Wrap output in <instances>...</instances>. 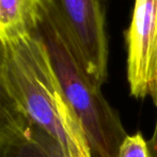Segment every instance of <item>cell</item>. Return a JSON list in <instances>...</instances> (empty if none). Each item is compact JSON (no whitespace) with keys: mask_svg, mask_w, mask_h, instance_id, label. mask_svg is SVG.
Returning <instances> with one entry per match:
<instances>
[{"mask_svg":"<svg viewBox=\"0 0 157 157\" xmlns=\"http://www.w3.org/2000/svg\"><path fill=\"white\" fill-rule=\"evenodd\" d=\"M4 44L6 74L13 96L26 117L66 150L57 107L60 89L42 41L33 33Z\"/></svg>","mask_w":157,"mask_h":157,"instance_id":"obj_2","label":"cell"},{"mask_svg":"<svg viewBox=\"0 0 157 157\" xmlns=\"http://www.w3.org/2000/svg\"><path fill=\"white\" fill-rule=\"evenodd\" d=\"M40 2H41V4H44V3H52V2H54V0H40Z\"/></svg>","mask_w":157,"mask_h":157,"instance_id":"obj_11","label":"cell"},{"mask_svg":"<svg viewBox=\"0 0 157 157\" xmlns=\"http://www.w3.org/2000/svg\"><path fill=\"white\" fill-rule=\"evenodd\" d=\"M40 0H0V40L11 42L35 33Z\"/></svg>","mask_w":157,"mask_h":157,"instance_id":"obj_6","label":"cell"},{"mask_svg":"<svg viewBox=\"0 0 157 157\" xmlns=\"http://www.w3.org/2000/svg\"><path fill=\"white\" fill-rule=\"evenodd\" d=\"M125 44L130 93L153 98L157 91V0H135Z\"/></svg>","mask_w":157,"mask_h":157,"instance_id":"obj_4","label":"cell"},{"mask_svg":"<svg viewBox=\"0 0 157 157\" xmlns=\"http://www.w3.org/2000/svg\"><path fill=\"white\" fill-rule=\"evenodd\" d=\"M35 33L47 52L59 89L82 127L93 157H116L127 136L110 106L79 61L54 2L40 6Z\"/></svg>","mask_w":157,"mask_h":157,"instance_id":"obj_1","label":"cell"},{"mask_svg":"<svg viewBox=\"0 0 157 157\" xmlns=\"http://www.w3.org/2000/svg\"><path fill=\"white\" fill-rule=\"evenodd\" d=\"M27 119L9 86L6 74V44L0 40V136L17 129Z\"/></svg>","mask_w":157,"mask_h":157,"instance_id":"obj_7","label":"cell"},{"mask_svg":"<svg viewBox=\"0 0 157 157\" xmlns=\"http://www.w3.org/2000/svg\"><path fill=\"white\" fill-rule=\"evenodd\" d=\"M152 99H153L154 104L156 105L157 108V91ZM147 143V150H149L150 157H157V117H156V124H155V128H154V132L152 135L151 139Z\"/></svg>","mask_w":157,"mask_h":157,"instance_id":"obj_10","label":"cell"},{"mask_svg":"<svg viewBox=\"0 0 157 157\" xmlns=\"http://www.w3.org/2000/svg\"><path fill=\"white\" fill-rule=\"evenodd\" d=\"M116 157H150L147 143L141 132L127 135L119 147Z\"/></svg>","mask_w":157,"mask_h":157,"instance_id":"obj_9","label":"cell"},{"mask_svg":"<svg viewBox=\"0 0 157 157\" xmlns=\"http://www.w3.org/2000/svg\"><path fill=\"white\" fill-rule=\"evenodd\" d=\"M79 61L101 87L107 79L108 46L105 0H54Z\"/></svg>","mask_w":157,"mask_h":157,"instance_id":"obj_3","label":"cell"},{"mask_svg":"<svg viewBox=\"0 0 157 157\" xmlns=\"http://www.w3.org/2000/svg\"><path fill=\"white\" fill-rule=\"evenodd\" d=\"M0 157H67L63 144L27 119L21 127L0 136Z\"/></svg>","mask_w":157,"mask_h":157,"instance_id":"obj_5","label":"cell"},{"mask_svg":"<svg viewBox=\"0 0 157 157\" xmlns=\"http://www.w3.org/2000/svg\"><path fill=\"white\" fill-rule=\"evenodd\" d=\"M58 114L65 134L67 157H93L87 137L76 116L72 111L60 92L57 101Z\"/></svg>","mask_w":157,"mask_h":157,"instance_id":"obj_8","label":"cell"}]
</instances>
